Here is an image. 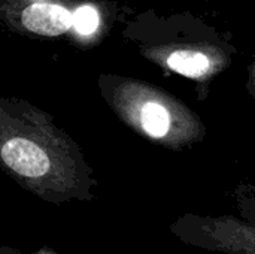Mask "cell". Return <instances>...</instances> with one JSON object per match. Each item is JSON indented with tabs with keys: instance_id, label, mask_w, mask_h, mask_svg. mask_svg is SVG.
<instances>
[{
	"instance_id": "obj_3",
	"label": "cell",
	"mask_w": 255,
	"mask_h": 254,
	"mask_svg": "<svg viewBox=\"0 0 255 254\" xmlns=\"http://www.w3.org/2000/svg\"><path fill=\"white\" fill-rule=\"evenodd\" d=\"M139 121L142 129L151 138H164L172 127V114L160 102L149 100L139 108Z\"/></svg>"
},
{
	"instance_id": "obj_2",
	"label": "cell",
	"mask_w": 255,
	"mask_h": 254,
	"mask_svg": "<svg viewBox=\"0 0 255 254\" xmlns=\"http://www.w3.org/2000/svg\"><path fill=\"white\" fill-rule=\"evenodd\" d=\"M21 18L30 31L43 36L61 34L73 25V15L54 3H33L24 9Z\"/></svg>"
},
{
	"instance_id": "obj_4",
	"label": "cell",
	"mask_w": 255,
	"mask_h": 254,
	"mask_svg": "<svg viewBox=\"0 0 255 254\" xmlns=\"http://www.w3.org/2000/svg\"><path fill=\"white\" fill-rule=\"evenodd\" d=\"M167 64L172 70L190 78L203 76L211 67L209 58L197 51H175L169 55Z\"/></svg>"
},
{
	"instance_id": "obj_5",
	"label": "cell",
	"mask_w": 255,
	"mask_h": 254,
	"mask_svg": "<svg viewBox=\"0 0 255 254\" xmlns=\"http://www.w3.org/2000/svg\"><path fill=\"white\" fill-rule=\"evenodd\" d=\"M73 27L79 34H91L99 27V12L93 6H81L73 13Z\"/></svg>"
},
{
	"instance_id": "obj_1",
	"label": "cell",
	"mask_w": 255,
	"mask_h": 254,
	"mask_svg": "<svg viewBox=\"0 0 255 254\" xmlns=\"http://www.w3.org/2000/svg\"><path fill=\"white\" fill-rule=\"evenodd\" d=\"M3 163L27 180H39L51 169L48 153L34 141L24 136H10L1 144Z\"/></svg>"
}]
</instances>
